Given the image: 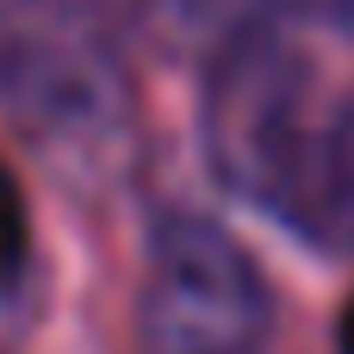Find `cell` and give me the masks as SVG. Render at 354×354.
<instances>
[{
    "instance_id": "8992f818",
    "label": "cell",
    "mask_w": 354,
    "mask_h": 354,
    "mask_svg": "<svg viewBox=\"0 0 354 354\" xmlns=\"http://www.w3.org/2000/svg\"><path fill=\"white\" fill-rule=\"evenodd\" d=\"M317 6H324V19H330V31H342V37L354 44V0H317Z\"/></svg>"
},
{
    "instance_id": "3957f363",
    "label": "cell",
    "mask_w": 354,
    "mask_h": 354,
    "mask_svg": "<svg viewBox=\"0 0 354 354\" xmlns=\"http://www.w3.org/2000/svg\"><path fill=\"white\" fill-rule=\"evenodd\" d=\"M25 268H31V199L0 156V286H12Z\"/></svg>"
},
{
    "instance_id": "5b68a950",
    "label": "cell",
    "mask_w": 354,
    "mask_h": 354,
    "mask_svg": "<svg viewBox=\"0 0 354 354\" xmlns=\"http://www.w3.org/2000/svg\"><path fill=\"white\" fill-rule=\"evenodd\" d=\"M330 342H336V354H354V286H348V299L336 305V330H330Z\"/></svg>"
},
{
    "instance_id": "7a4b0ae2",
    "label": "cell",
    "mask_w": 354,
    "mask_h": 354,
    "mask_svg": "<svg viewBox=\"0 0 354 354\" xmlns=\"http://www.w3.org/2000/svg\"><path fill=\"white\" fill-rule=\"evenodd\" d=\"M274 280L255 249L212 212L168 205L149 218L131 330L143 354H268Z\"/></svg>"
},
{
    "instance_id": "6da1fadb",
    "label": "cell",
    "mask_w": 354,
    "mask_h": 354,
    "mask_svg": "<svg viewBox=\"0 0 354 354\" xmlns=\"http://www.w3.org/2000/svg\"><path fill=\"white\" fill-rule=\"evenodd\" d=\"M0 118L75 193H106L137 156V81L100 19L19 6L0 25Z\"/></svg>"
},
{
    "instance_id": "277c9868",
    "label": "cell",
    "mask_w": 354,
    "mask_h": 354,
    "mask_svg": "<svg viewBox=\"0 0 354 354\" xmlns=\"http://www.w3.org/2000/svg\"><path fill=\"white\" fill-rule=\"evenodd\" d=\"M19 6H50V12H75V19H100V25H124L137 12H149L156 0H19Z\"/></svg>"
}]
</instances>
